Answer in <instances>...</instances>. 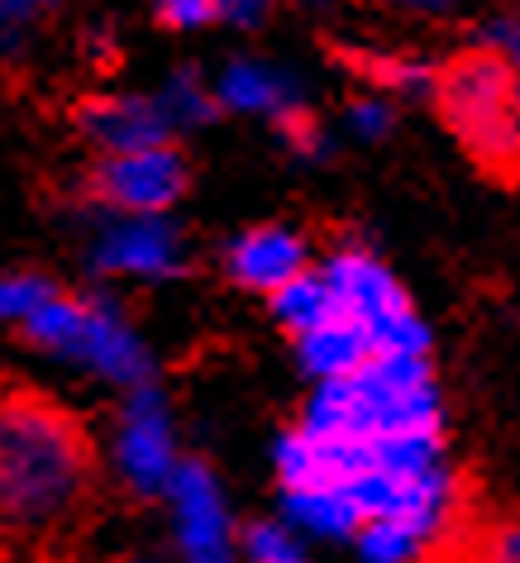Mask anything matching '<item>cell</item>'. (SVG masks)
I'll list each match as a JSON object with an SVG mask.
<instances>
[{"label": "cell", "instance_id": "obj_1", "mask_svg": "<svg viewBox=\"0 0 520 563\" xmlns=\"http://www.w3.org/2000/svg\"><path fill=\"white\" fill-rule=\"evenodd\" d=\"M96 497V444L81 420L38 391H0V534L53 544Z\"/></svg>", "mask_w": 520, "mask_h": 563}, {"label": "cell", "instance_id": "obj_2", "mask_svg": "<svg viewBox=\"0 0 520 563\" xmlns=\"http://www.w3.org/2000/svg\"><path fill=\"white\" fill-rule=\"evenodd\" d=\"M297 426L320 440L348 444L444 434V391L430 354H373L348 377L311 383Z\"/></svg>", "mask_w": 520, "mask_h": 563}, {"label": "cell", "instance_id": "obj_3", "mask_svg": "<svg viewBox=\"0 0 520 563\" xmlns=\"http://www.w3.org/2000/svg\"><path fill=\"white\" fill-rule=\"evenodd\" d=\"M20 340L110 391L158 383V354L110 291H53L20 325Z\"/></svg>", "mask_w": 520, "mask_h": 563}, {"label": "cell", "instance_id": "obj_4", "mask_svg": "<svg viewBox=\"0 0 520 563\" xmlns=\"http://www.w3.org/2000/svg\"><path fill=\"white\" fill-rule=\"evenodd\" d=\"M449 134L473 153L487 173L516 177L520 158V81L516 63L491 58L483 48L458 53L454 63H440L430 91Z\"/></svg>", "mask_w": 520, "mask_h": 563}, {"label": "cell", "instance_id": "obj_5", "mask_svg": "<svg viewBox=\"0 0 520 563\" xmlns=\"http://www.w3.org/2000/svg\"><path fill=\"white\" fill-rule=\"evenodd\" d=\"M316 267L330 282L334 311L348 325L363 330L373 354H430V344H434L430 320L420 316V306L401 287V277L373 249L334 244L325 258H316Z\"/></svg>", "mask_w": 520, "mask_h": 563}, {"label": "cell", "instance_id": "obj_6", "mask_svg": "<svg viewBox=\"0 0 520 563\" xmlns=\"http://www.w3.org/2000/svg\"><path fill=\"white\" fill-rule=\"evenodd\" d=\"M81 263L96 282H130V287H167L181 282L196 263L191 234L177 216H110L91 210L81 234Z\"/></svg>", "mask_w": 520, "mask_h": 563}, {"label": "cell", "instance_id": "obj_7", "mask_svg": "<svg viewBox=\"0 0 520 563\" xmlns=\"http://www.w3.org/2000/svg\"><path fill=\"white\" fill-rule=\"evenodd\" d=\"M181 459L187 454H181V430L167 391L158 383L120 391V406L106 430V468L124 497L158 501Z\"/></svg>", "mask_w": 520, "mask_h": 563}, {"label": "cell", "instance_id": "obj_8", "mask_svg": "<svg viewBox=\"0 0 520 563\" xmlns=\"http://www.w3.org/2000/svg\"><path fill=\"white\" fill-rule=\"evenodd\" d=\"M191 153L167 139V144L124 153H96L87 173V201L91 210H110V216H173L191 196Z\"/></svg>", "mask_w": 520, "mask_h": 563}, {"label": "cell", "instance_id": "obj_9", "mask_svg": "<svg viewBox=\"0 0 520 563\" xmlns=\"http://www.w3.org/2000/svg\"><path fill=\"white\" fill-rule=\"evenodd\" d=\"M167 540L177 563H239V520L220 473L206 459H181L167 477Z\"/></svg>", "mask_w": 520, "mask_h": 563}, {"label": "cell", "instance_id": "obj_10", "mask_svg": "<svg viewBox=\"0 0 520 563\" xmlns=\"http://www.w3.org/2000/svg\"><path fill=\"white\" fill-rule=\"evenodd\" d=\"M311 263H316V244L287 220L244 224L220 244V273L248 297H273L283 282L306 273Z\"/></svg>", "mask_w": 520, "mask_h": 563}, {"label": "cell", "instance_id": "obj_11", "mask_svg": "<svg viewBox=\"0 0 520 563\" xmlns=\"http://www.w3.org/2000/svg\"><path fill=\"white\" fill-rule=\"evenodd\" d=\"M220 115H239V120H287L291 110L311 106L306 101V81L297 77V67L263 58V53H234L215 67L210 77Z\"/></svg>", "mask_w": 520, "mask_h": 563}, {"label": "cell", "instance_id": "obj_12", "mask_svg": "<svg viewBox=\"0 0 520 563\" xmlns=\"http://www.w3.org/2000/svg\"><path fill=\"white\" fill-rule=\"evenodd\" d=\"M73 124H77L81 144L96 153H124V148L167 144L173 139L158 115L153 91H96L73 106Z\"/></svg>", "mask_w": 520, "mask_h": 563}, {"label": "cell", "instance_id": "obj_13", "mask_svg": "<svg viewBox=\"0 0 520 563\" xmlns=\"http://www.w3.org/2000/svg\"><path fill=\"white\" fill-rule=\"evenodd\" d=\"M277 516L291 520L306 540H325V544H344L354 540V530L363 526L358 520V506L348 501L344 487H330V483H316V487H291L283 492V506Z\"/></svg>", "mask_w": 520, "mask_h": 563}, {"label": "cell", "instance_id": "obj_14", "mask_svg": "<svg viewBox=\"0 0 520 563\" xmlns=\"http://www.w3.org/2000/svg\"><path fill=\"white\" fill-rule=\"evenodd\" d=\"M291 349H297V368L311 377V383L348 377L354 368H363V363L373 358V349H368V340H363V330L348 325L344 316H330L325 325L297 334V340H291Z\"/></svg>", "mask_w": 520, "mask_h": 563}, {"label": "cell", "instance_id": "obj_15", "mask_svg": "<svg viewBox=\"0 0 520 563\" xmlns=\"http://www.w3.org/2000/svg\"><path fill=\"white\" fill-rule=\"evenodd\" d=\"M153 101H158V115L167 124L173 139H187V134H201L220 120V106H215V91H210V77L196 73V67H177L167 73L158 87H153Z\"/></svg>", "mask_w": 520, "mask_h": 563}, {"label": "cell", "instance_id": "obj_16", "mask_svg": "<svg viewBox=\"0 0 520 563\" xmlns=\"http://www.w3.org/2000/svg\"><path fill=\"white\" fill-rule=\"evenodd\" d=\"M263 301H268L277 330H283L287 340H297V334L325 325L330 316H340V311H334V297H330V282L320 277L316 263L306 267V273H297L291 282H283V287H277L273 297H263Z\"/></svg>", "mask_w": 520, "mask_h": 563}, {"label": "cell", "instance_id": "obj_17", "mask_svg": "<svg viewBox=\"0 0 520 563\" xmlns=\"http://www.w3.org/2000/svg\"><path fill=\"white\" fill-rule=\"evenodd\" d=\"M239 563H316V554L291 520L263 516L239 530Z\"/></svg>", "mask_w": 520, "mask_h": 563}, {"label": "cell", "instance_id": "obj_18", "mask_svg": "<svg viewBox=\"0 0 520 563\" xmlns=\"http://www.w3.org/2000/svg\"><path fill=\"white\" fill-rule=\"evenodd\" d=\"M363 73H368V81L383 96H391V101H420L434 91V73H440V63L434 58H420V53H377V58L363 63Z\"/></svg>", "mask_w": 520, "mask_h": 563}, {"label": "cell", "instance_id": "obj_19", "mask_svg": "<svg viewBox=\"0 0 520 563\" xmlns=\"http://www.w3.org/2000/svg\"><path fill=\"white\" fill-rule=\"evenodd\" d=\"M348 544H354L358 563H425L434 549L425 534L397 526V520H363Z\"/></svg>", "mask_w": 520, "mask_h": 563}, {"label": "cell", "instance_id": "obj_20", "mask_svg": "<svg viewBox=\"0 0 520 563\" xmlns=\"http://www.w3.org/2000/svg\"><path fill=\"white\" fill-rule=\"evenodd\" d=\"M67 0H0V63H15L34 44L38 24L53 20Z\"/></svg>", "mask_w": 520, "mask_h": 563}, {"label": "cell", "instance_id": "obj_21", "mask_svg": "<svg viewBox=\"0 0 520 563\" xmlns=\"http://www.w3.org/2000/svg\"><path fill=\"white\" fill-rule=\"evenodd\" d=\"M53 291H58V282H53L48 273H30V267L0 273V325L20 330L24 320L53 297Z\"/></svg>", "mask_w": 520, "mask_h": 563}, {"label": "cell", "instance_id": "obj_22", "mask_svg": "<svg viewBox=\"0 0 520 563\" xmlns=\"http://www.w3.org/2000/svg\"><path fill=\"white\" fill-rule=\"evenodd\" d=\"M344 130L354 144H387L397 134V101L383 91H368V96H354L344 106Z\"/></svg>", "mask_w": 520, "mask_h": 563}, {"label": "cell", "instance_id": "obj_23", "mask_svg": "<svg viewBox=\"0 0 520 563\" xmlns=\"http://www.w3.org/2000/svg\"><path fill=\"white\" fill-rule=\"evenodd\" d=\"M277 134H283V144L306 163H325L334 153V134L325 130V120H320L311 106H301V110H291L287 120H277Z\"/></svg>", "mask_w": 520, "mask_h": 563}, {"label": "cell", "instance_id": "obj_24", "mask_svg": "<svg viewBox=\"0 0 520 563\" xmlns=\"http://www.w3.org/2000/svg\"><path fill=\"white\" fill-rule=\"evenodd\" d=\"M473 48L491 53V58H506V63H520V15L511 5L483 15L477 20V30H473Z\"/></svg>", "mask_w": 520, "mask_h": 563}, {"label": "cell", "instance_id": "obj_25", "mask_svg": "<svg viewBox=\"0 0 520 563\" xmlns=\"http://www.w3.org/2000/svg\"><path fill=\"white\" fill-rule=\"evenodd\" d=\"M277 0H210V15L215 24H230L234 34H258L273 20Z\"/></svg>", "mask_w": 520, "mask_h": 563}, {"label": "cell", "instance_id": "obj_26", "mask_svg": "<svg viewBox=\"0 0 520 563\" xmlns=\"http://www.w3.org/2000/svg\"><path fill=\"white\" fill-rule=\"evenodd\" d=\"M148 10H153V20L177 34H196V30H206V24H215L210 0H148Z\"/></svg>", "mask_w": 520, "mask_h": 563}, {"label": "cell", "instance_id": "obj_27", "mask_svg": "<svg viewBox=\"0 0 520 563\" xmlns=\"http://www.w3.org/2000/svg\"><path fill=\"white\" fill-rule=\"evenodd\" d=\"M373 5L391 10V15H411V20H449L463 10V0H373Z\"/></svg>", "mask_w": 520, "mask_h": 563}, {"label": "cell", "instance_id": "obj_28", "mask_svg": "<svg viewBox=\"0 0 520 563\" xmlns=\"http://www.w3.org/2000/svg\"><path fill=\"white\" fill-rule=\"evenodd\" d=\"M477 563H520V530H516V520H506V526H497L487 534Z\"/></svg>", "mask_w": 520, "mask_h": 563}, {"label": "cell", "instance_id": "obj_29", "mask_svg": "<svg viewBox=\"0 0 520 563\" xmlns=\"http://www.w3.org/2000/svg\"><path fill=\"white\" fill-rule=\"evenodd\" d=\"M115 563H163L158 554H144V549H134V554H124V559H115Z\"/></svg>", "mask_w": 520, "mask_h": 563}, {"label": "cell", "instance_id": "obj_30", "mask_svg": "<svg viewBox=\"0 0 520 563\" xmlns=\"http://www.w3.org/2000/svg\"><path fill=\"white\" fill-rule=\"evenodd\" d=\"M425 563H430V559H425Z\"/></svg>", "mask_w": 520, "mask_h": 563}]
</instances>
